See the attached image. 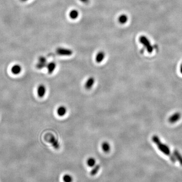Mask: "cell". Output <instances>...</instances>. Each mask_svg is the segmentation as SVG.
Here are the masks:
<instances>
[{
    "label": "cell",
    "instance_id": "5",
    "mask_svg": "<svg viewBox=\"0 0 182 182\" xmlns=\"http://www.w3.org/2000/svg\"><path fill=\"white\" fill-rule=\"evenodd\" d=\"M49 142L51 144L52 146H53L55 149H58L60 148L59 143L58 142V141L55 138L54 136H51L49 140Z\"/></svg>",
    "mask_w": 182,
    "mask_h": 182
},
{
    "label": "cell",
    "instance_id": "2",
    "mask_svg": "<svg viewBox=\"0 0 182 182\" xmlns=\"http://www.w3.org/2000/svg\"><path fill=\"white\" fill-rule=\"evenodd\" d=\"M56 53L58 55L61 56H69L73 54V51L69 49L64 48H58L56 50Z\"/></svg>",
    "mask_w": 182,
    "mask_h": 182
},
{
    "label": "cell",
    "instance_id": "4",
    "mask_svg": "<svg viewBox=\"0 0 182 182\" xmlns=\"http://www.w3.org/2000/svg\"><path fill=\"white\" fill-rule=\"evenodd\" d=\"M46 88L44 85L41 84L38 87L37 90V93L38 96L40 98H43L46 94Z\"/></svg>",
    "mask_w": 182,
    "mask_h": 182
},
{
    "label": "cell",
    "instance_id": "15",
    "mask_svg": "<svg viewBox=\"0 0 182 182\" xmlns=\"http://www.w3.org/2000/svg\"><path fill=\"white\" fill-rule=\"evenodd\" d=\"M100 169V165H95L94 167H93V169H92V170L91 171V173H90L91 175H92V176H94V175H97V173H98Z\"/></svg>",
    "mask_w": 182,
    "mask_h": 182
},
{
    "label": "cell",
    "instance_id": "10",
    "mask_svg": "<svg viewBox=\"0 0 182 182\" xmlns=\"http://www.w3.org/2000/svg\"><path fill=\"white\" fill-rule=\"evenodd\" d=\"M57 114L60 117L64 116L66 114L67 108L64 106H61L58 108L57 110Z\"/></svg>",
    "mask_w": 182,
    "mask_h": 182
},
{
    "label": "cell",
    "instance_id": "9",
    "mask_svg": "<svg viewBox=\"0 0 182 182\" xmlns=\"http://www.w3.org/2000/svg\"><path fill=\"white\" fill-rule=\"evenodd\" d=\"M56 67V64L54 62H51L47 64V68L49 74H52L54 71Z\"/></svg>",
    "mask_w": 182,
    "mask_h": 182
},
{
    "label": "cell",
    "instance_id": "3",
    "mask_svg": "<svg viewBox=\"0 0 182 182\" xmlns=\"http://www.w3.org/2000/svg\"><path fill=\"white\" fill-rule=\"evenodd\" d=\"M47 60L45 57L41 56L39 59V61L37 64V67L39 69H41L47 66Z\"/></svg>",
    "mask_w": 182,
    "mask_h": 182
},
{
    "label": "cell",
    "instance_id": "11",
    "mask_svg": "<svg viewBox=\"0 0 182 182\" xmlns=\"http://www.w3.org/2000/svg\"><path fill=\"white\" fill-rule=\"evenodd\" d=\"M118 20H119V22L121 24H125L128 21V17H127V16L126 14H121V15L119 16Z\"/></svg>",
    "mask_w": 182,
    "mask_h": 182
},
{
    "label": "cell",
    "instance_id": "8",
    "mask_svg": "<svg viewBox=\"0 0 182 182\" xmlns=\"http://www.w3.org/2000/svg\"><path fill=\"white\" fill-rule=\"evenodd\" d=\"M21 70H22L21 66L18 64H15L11 67V73H12L13 75H19L21 72Z\"/></svg>",
    "mask_w": 182,
    "mask_h": 182
},
{
    "label": "cell",
    "instance_id": "17",
    "mask_svg": "<svg viewBox=\"0 0 182 182\" xmlns=\"http://www.w3.org/2000/svg\"><path fill=\"white\" fill-rule=\"evenodd\" d=\"M175 155L176 158L178 159V160L179 161L180 164L182 165V157L181 156L180 154L178 153V152H175Z\"/></svg>",
    "mask_w": 182,
    "mask_h": 182
},
{
    "label": "cell",
    "instance_id": "1",
    "mask_svg": "<svg viewBox=\"0 0 182 182\" xmlns=\"http://www.w3.org/2000/svg\"><path fill=\"white\" fill-rule=\"evenodd\" d=\"M139 41L141 44H143V45L145 47V48L146 49L147 51L149 53H151L153 51V47L152 46L150 42L149 41V40L147 39V37H146L145 36L142 35L139 38Z\"/></svg>",
    "mask_w": 182,
    "mask_h": 182
},
{
    "label": "cell",
    "instance_id": "18",
    "mask_svg": "<svg viewBox=\"0 0 182 182\" xmlns=\"http://www.w3.org/2000/svg\"><path fill=\"white\" fill-rule=\"evenodd\" d=\"M81 2L84 3H87L89 2V0H80Z\"/></svg>",
    "mask_w": 182,
    "mask_h": 182
},
{
    "label": "cell",
    "instance_id": "19",
    "mask_svg": "<svg viewBox=\"0 0 182 182\" xmlns=\"http://www.w3.org/2000/svg\"><path fill=\"white\" fill-rule=\"evenodd\" d=\"M21 1H23V2H25V1H28V0H21Z\"/></svg>",
    "mask_w": 182,
    "mask_h": 182
},
{
    "label": "cell",
    "instance_id": "12",
    "mask_svg": "<svg viewBox=\"0 0 182 182\" xmlns=\"http://www.w3.org/2000/svg\"><path fill=\"white\" fill-rule=\"evenodd\" d=\"M110 148H111L110 145L107 142H104L102 144V149L104 152L108 153L110 150Z\"/></svg>",
    "mask_w": 182,
    "mask_h": 182
},
{
    "label": "cell",
    "instance_id": "16",
    "mask_svg": "<svg viewBox=\"0 0 182 182\" xmlns=\"http://www.w3.org/2000/svg\"><path fill=\"white\" fill-rule=\"evenodd\" d=\"M63 181L64 182H73V178L70 175L66 174L63 175Z\"/></svg>",
    "mask_w": 182,
    "mask_h": 182
},
{
    "label": "cell",
    "instance_id": "13",
    "mask_svg": "<svg viewBox=\"0 0 182 182\" xmlns=\"http://www.w3.org/2000/svg\"><path fill=\"white\" fill-rule=\"evenodd\" d=\"M79 15V13L77 10H72L69 13V17L72 19H76L78 18Z\"/></svg>",
    "mask_w": 182,
    "mask_h": 182
},
{
    "label": "cell",
    "instance_id": "14",
    "mask_svg": "<svg viewBox=\"0 0 182 182\" xmlns=\"http://www.w3.org/2000/svg\"><path fill=\"white\" fill-rule=\"evenodd\" d=\"M87 164L88 165V167H93L96 165V160L93 157H90L88 159L87 161Z\"/></svg>",
    "mask_w": 182,
    "mask_h": 182
},
{
    "label": "cell",
    "instance_id": "7",
    "mask_svg": "<svg viewBox=\"0 0 182 182\" xmlns=\"http://www.w3.org/2000/svg\"><path fill=\"white\" fill-rule=\"evenodd\" d=\"M105 57V54L103 51H99L98 53L97 54L95 57V61L97 63H100L103 61Z\"/></svg>",
    "mask_w": 182,
    "mask_h": 182
},
{
    "label": "cell",
    "instance_id": "6",
    "mask_svg": "<svg viewBox=\"0 0 182 182\" xmlns=\"http://www.w3.org/2000/svg\"><path fill=\"white\" fill-rule=\"evenodd\" d=\"M95 81V79L93 77H90L87 80L86 83L85 84V88L87 90H90L92 88L93 86H94Z\"/></svg>",
    "mask_w": 182,
    "mask_h": 182
}]
</instances>
